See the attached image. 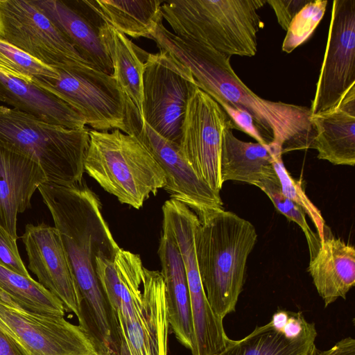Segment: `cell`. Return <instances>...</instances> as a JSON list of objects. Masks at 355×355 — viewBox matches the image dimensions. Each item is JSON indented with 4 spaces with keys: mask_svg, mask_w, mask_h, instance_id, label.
<instances>
[{
    "mask_svg": "<svg viewBox=\"0 0 355 355\" xmlns=\"http://www.w3.org/2000/svg\"><path fill=\"white\" fill-rule=\"evenodd\" d=\"M38 190L60 233L86 307L85 329L101 354L112 355L119 339L95 265L98 257L114 260L120 248L103 218L101 202L84 180L69 186L45 182Z\"/></svg>",
    "mask_w": 355,
    "mask_h": 355,
    "instance_id": "obj_1",
    "label": "cell"
},
{
    "mask_svg": "<svg viewBox=\"0 0 355 355\" xmlns=\"http://www.w3.org/2000/svg\"><path fill=\"white\" fill-rule=\"evenodd\" d=\"M159 51L191 73L197 86L219 105L228 104L248 112L274 154L313 149L315 131L310 108L259 96L239 78L230 56L204 43L180 37L159 21L150 33Z\"/></svg>",
    "mask_w": 355,
    "mask_h": 355,
    "instance_id": "obj_2",
    "label": "cell"
},
{
    "mask_svg": "<svg viewBox=\"0 0 355 355\" xmlns=\"http://www.w3.org/2000/svg\"><path fill=\"white\" fill-rule=\"evenodd\" d=\"M114 262L119 278L103 292L119 338V355H168L171 327L161 272L146 268L139 254L121 248Z\"/></svg>",
    "mask_w": 355,
    "mask_h": 355,
    "instance_id": "obj_3",
    "label": "cell"
},
{
    "mask_svg": "<svg viewBox=\"0 0 355 355\" xmlns=\"http://www.w3.org/2000/svg\"><path fill=\"white\" fill-rule=\"evenodd\" d=\"M196 215L195 248L201 282L211 309L223 320L236 310L257 231L250 221L224 208Z\"/></svg>",
    "mask_w": 355,
    "mask_h": 355,
    "instance_id": "obj_4",
    "label": "cell"
},
{
    "mask_svg": "<svg viewBox=\"0 0 355 355\" xmlns=\"http://www.w3.org/2000/svg\"><path fill=\"white\" fill-rule=\"evenodd\" d=\"M265 0L164 1L162 18L175 35L227 55L252 57L264 26L258 10Z\"/></svg>",
    "mask_w": 355,
    "mask_h": 355,
    "instance_id": "obj_5",
    "label": "cell"
},
{
    "mask_svg": "<svg viewBox=\"0 0 355 355\" xmlns=\"http://www.w3.org/2000/svg\"><path fill=\"white\" fill-rule=\"evenodd\" d=\"M88 145L86 128L49 123L0 105V147L36 162L47 182L64 186L80 182Z\"/></svg>",
    "mask_w": 355,
    "mask_h": 355,
    "instance_id": "obj_6",
    "label": "cell"
},
{
    "mask_svg": "<svg viewBox=\"0 0 355 355\" xmlns=\"http://www.w3.org/2000/svg\"><path fill=\"white\" fill-rule=\"evenodd\" d=\"M84 170L121 203L137 209L166 184L150 152L135 135L119 130H89Z\"/></svg>",
    "mask_w": 355,
    "mask_h": 355,
    "instance_id": "obj_7",
    "label": "cell"
},
{
    "mask_svg": "<svg viewBox=\"0 0 355 355\" xmlns=\"http://www.w3.org/2000/svg\"><path fill=\"white\" fill-rule=\"evenodd\" d=\"M53 69L57 76L33 83L72 106L92 130H119L128 134L126 116L130 101L112 75L85 64Z\"/></svg>",
    "mask_w": 355,
    "mask_h": 355,
    "instance_id": "obj_8",
    "label": "cell"
},
{
    "mask_svg": "<svg viewBox=\"0 0 355 355\" xmlns=\"http://www.w3.org/2000/svg\"><path fill=\"white\" fill-rule=\"evenodd\" d=\"M196 86L189 71L166 53H147L143 71V121L179 146L187 102Z\"/></svg>",
    "mask_w": 355,
    "mask_h": 355,
    "instance_id": "obj_9",
    "label": "cell"
},
{
    "mask_svg": "<svg viewBox=\"0 0 355 355\" xmlns=\"http://www.w3.org/2000/svg\"><path fill=\"white\" fill-rule=\"evenodd\" d=\"M0 37L51 68L91 66L31 0H0Z\"/></svg>",
    "mask_w": 355,
    "mask_h": 355,
    "instance_id": "obj_10",
    "label": "cell"
},
{
    "mask_svg": "<svg viewBox=\"0 0 355 355\" xmlns=\"http://www.w3.org/2000/svg\"><path fill=\"white\" fill-rule=\"evenodd\" d=\"M236 128L209 95L195 87L187 105L179 151L196 175L219 193L220 157L224 130Z\"/></svg>",
    "mask_w": 355,
    "mask_h": 355,
    "instance_id": "obj_11",
    "label": "cell"
},
{
    "mask_svg": "<svg viewBox=\"0 0 355 355\" xmlns=\"http://www.w3.org/2000/svg\"><path fill=\"white\" fill-rule=\"evenodd\" d=\"M126 124L128 134L139 140L164 172L166 184L163 189L171 198L186 205L196 214L209 209L223 208L220 193L196 175L181 155L179 146L144 121L131 102L128 107Z\"/></svg>",
    "mask_w": 355,
    "mask_h": 355,
    "instance_id": "obj_12",
    "label": "cell"
},
{
    "mask_svg": "<svg viewBox=\"0 0 355 355\" xmlns=\"http://www.w3.org/2000/svg\"><path fill=\"white\" fill-rule=\"evenodd\" d=\"M355 85V0H334L311 114L334 107Z\"/></svg>",
    "mask_w": 355,
    "mask_h": 355,
    "instance_id": "obj_13",
    "label": "cell"
},
{
    "mask_svg": "<svg viewBox=\"0 0 355 355\" xmlns=\"http://www.w3.org/2000/svg\"><path fill=\"white\" fill-rule=\"evenodd\" d=\"M0 324L29 355H100L91 336L64 317L31 313L0 300Z\"/></svg>",
    "mask_w": 355,
    "mask_h": 355,
    "instance_id": "obj_14",
    "label": "cell"
},
{
    "mask_svg": "<svg viewBox=\"0 0 355 355\" xmlns=\"http://www.w3.org/2000/svg\"><path fill=\"white\" fill-rule=\"evenodd\" d=\"M28 268L38 282L73 313L83 328V300L69 263L59 232L44 223L27 224L21 236Z\"/></svg>",
    "mask_w": 355,
    "mask_h": 355,
    "instance_id": "obj_15",
    "label": "cell"
},
{
    "mask_svg": "<svg viewBox=\"0 0 355 355\" xmlns=\"http://www.w3.org/2000/svg\"><path fill=\"white\" fill-rule=\"evenodd\" d=\"M31 1L59 28L89 64L112 74V64L98 33V27L105 21L89 1Z\"/></svg>",
    "mask_w": 355,
    "mask_h": 355,
    "instance_id": "obj_16",
    "label": "cell"
},
{
    "mask_svg": "<svg viewBox=\"0 0 355 355\" xmlns=\"http://www.w3.org/2000/svg\"><path fill=\"white\" fill-rule=\"evenodd\" d=\"M46 182L42 168L28 157L0 147V227L17 240L18 214L31 208L36 189Z\"/></svg>",
    "mask_w": 355,
    "mask_h": 355,
    "instance_id": "obj_17",
    "label": "cell"
},
{
    "mask_svg": "<svg viewBox=\"0 0 355 355\" xmlns=\"http://www.w3.org/2000/svg\"><path fill=\"white\" fill-rule=\"evenodd\" d=\"M317 157L334 165L355 164V85L327 110L311 114Z\"/></svg>",
    "mask_w": 355,
    "mask_h": 355,
    "instance_id": "obj_18",
    "label": "cell"
},
{
    "mask_svg": "<svg viewBox=\"0 0 355 355\" xmlns=\"http://www.w3.org/2000/svg\"><path fill=\"white\" fill-rule=\"evenodd\" d=\"M158 255L165 283L170 327L184 347H193L189 292L180 252L168 225L163 223Z\"/></svg>",
    "mask_w": 355,
    "mask_h": 355,
    "instance_id": "obj_19",
    "label": "cell"
},
{
    "mask_svg": "<svg viewBox=\"0 0 355 355\" xmlns=\"http://www.w3.org/2000/svg\"><path fill=\"white\" fill-rule=\"evenodd\" d=\"M0 101L49 123L72 129L87 125L79 112L55 94L1 69Z\"/></svg>",
    "mask_w": 355,
    "mask_h": 355,
    "instance_id": "obj_20",
    "label": "cell"
},
{
    "mask_svg": "<svg viewBox=\"0 0 355 355\" xmlns=\"http://www.w3.org/2000/svg\"><path fill=\"white\" fill-rule=\"evenodd\" d=\"M308 271L324 307L346 295L355 284L354 247L329 234L310 260Z\"/></svg>",
    "mask_w": 355,
    "mask_h": 355,
    "instance_id": "obj_21",
    "label": "cell"
},
{
    "mask_svg": "<svg viewBox=\"0 0 355 355\" xmlns=\"http://www.w3.org/2000/svg\"><path fill=\"white\" fill-rule=\"evenodd\" d=\"M232 130L227 128L223 136L220 157L222 184L233 180L259 187L265 182L279 183L269 146L240 140Z\"/></svg>",
    "mask_w": 355,
    "mask_h": 355,
    "instance_id": "obj_22",
    "label": "cell"
},
{
    "mask_svg": "<svg viewBox=\"0 0 355 355\" xmlns=\"http://www.w3.org/2000/svg\"><path fill=\"white\" fill-rule=\"evenodd\" d=\"M98 33L112 64V76L142 117L144 62L139 55L141 49L106 22L98 27Z\"/></svg>",
    "mask_w": 355,
    "mask_h": 355,
    "instance_id": "obj_23",
    "label": "cell"
},
{
    "mask_svg": "<svg viewBox=\"0 0 355 355\" xmlns=\"http://www.w3.org/2000/svg\"><path fill=\"white\" fill-rule=\"evenodd\" d=\"M164 1H89L103 20L118 31L133 38H149L158 22L163 20Z\"/></svg>",
    "mask_w": 355,
    "mask_h": 355,
    "instance_id": "obj_24",
    "label": "cell"
},
{
    "mask_svg": "<svg viewBox=\"0 0 355 355\" xmlns=\"http://www.w3.org/2000/svg\"><path fill=\"white\" fill-rule=\"evenodd\" d=\"M0 300L33 313L64 315L62 302L38 282L1 266Z\"/></svg>",
    "mask_w": 355,
    "mask_h": 355,
    "instance_id": "obj_25",
    "label": "cell"
},
{
    "mask_svg": "<svg viewBox=\"0 0 355 355\" xmlns=\"http://www.w3.org/2000/svg\"><path fill=\"white\" fill-rule=\"evenodd\" d=\"M316 337L291 340L270 322L257 326L245 337L232 340L216 355H309Z\"/></svg>",
    "mask_w": 355,
    "mask_h": 355,
    "instance_id": "obj_26",
    "label": "cell"
},
{
    "mask_svg": "<svg viewBox=\"0 0 355 355\" xmlns=\"http://www.w3.org/2000/svg\"><path fill=\"white\" fill-rule=\"evenodd\" d=\"M0 69L28 81L53 78L58 73L0 37Z\"/></svg>",
    "mask_w": 355,
    "mask_h": 355,
    "instance_id": "obj_27",
    "label": "cell"
},
{
    "mask_svg": "<svg viewBox=\"0 0 355 355\" xmlns=\"http://www.w3.org/2000/svg\"><path fill=\"white\" fill-rule=\"evenodd\" d=\"M328 1H310L293 18L284 39L282 49L290 53L311 36L323 18Z\"/></svg>",
    "mask_w": 355,
    "mask_h": 355,
    "instance_id": "obj_28",
    "label": "cell"
},
{
    "mask_svg": "<svg viewBox=\"0 0 355 355\" xmlns=\"http://www.w3.org/2000/svg\"><path fill=\"white\" fill-rule=\"evenodd\" d=\"M273 166L278 177L282 193L302 209L313 221L317 230L320 242L324 239L326 234L325 221L318 209L311 202L303 190L300 181L293 179L287 171L282 155H272Z\"/></svg>",
    "mask_w": 355,
    "mask_h": 355,
    "instance_id": "obj_29",
    "label": "cell"
},
{
    "mask_svg": "<svg viewBox=\"0 0 355 355\" xmlns=\"http://www.w3.org/2000/svg\"><path fill=\"white\" fill-rule=\"evenodd\" d=\"M259 188L268 196L277 211L300 227L307 241L310 260L312 259L317 254L321 242L318 234L309 227L304 211L282 193L280 183L265 182Z\"/></svg>",
    "mask_w": 355,
    "mask_h": 355,
    "instance_id": "obj_30",
    "label": "cell"
},
{
    "mask_svg": "<svg viewBox=\"0 0 355 355\" xmlns=\"http://www.w3.org/2000/svg\"><path fill=\"white\" fill-rule=\"evenodd\" d=\"M269 322L273 328L282 331L291 340L317 337L315 323L309 322L301 311L278 309L273 313Z\"/></svg>",
    "mask_w": 355,
    "mask_h": 355,
    "instance_id": "obj_31",
    "label": "cell"
},
{
    "mask_svg": "<svg viewBox=\"0 0 355 355\" xmlns=\"http://www.w3.org/2000/svg\"><path fill=\"white\" fill-rule=\"evenodd\" d=\"M0 266L23 276L31 275L20 257L17 241L0 227Z\"/></svg>",
    "mask_w": 355,
    "mask_h": 355,
    "instance_id": "obj_32",
    "label": "cell"
},
{
    "mask_svg": "<svg viewBox=\"0 0 355 355\" xmlns=\"http://www.w3.org/2000/svg\"><path fill=\"white\" fill-rule=\"evenodd\" d=\"M309 1V0H268L266 3L273 9L279 24L286 31L295 15Z\"/></svg>",
    "mask_w": 355,
    "mask_h": 355,
    "instance_id": "obj_33",
    "label": "cell"
},
{
    "mask_svg": "<svg viewBox=\"0 0 355 355\" xmlns=\"http://www.w3.org/2000/svg\"><path fill=\"white\" fill-rule=\"evenodd\" d=\"M0 355H29L22 345L1 324Z\"/></svg>",
    "mask_w": 355,
    "mask_h": 355,
    "instance_id": "obj_34",
    "label": "cell"
},
{
    "mask_svg": "<svg viewBox=\"0 0 355 355\" xmlns=\"http://www.w3.org/2000/svg\"><path fill=\"white\" fill-rule=\"evenodd\" d=\"M309 355H355V340L349 336L342 338L327 350H320L314 345Z\"/></svg>",
    "mask_w": 355,
    "mask_h": 355,
    "instance_id": "obj_35",
    "label": "cell"
}]
</instances>
